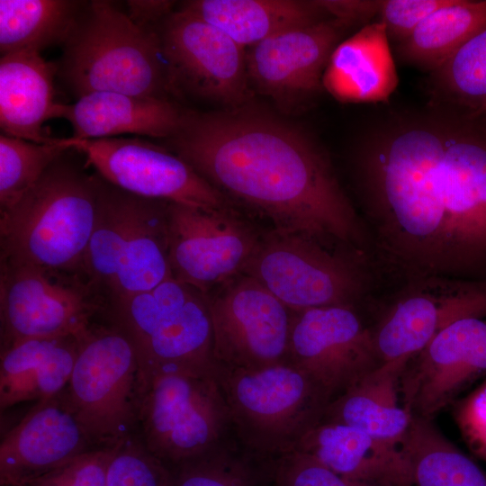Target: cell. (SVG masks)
<instances>
[{"mask_svg": "<svg viewBox=\"0 0 486 486\" xmlns=\"http://www.w3.org/2000/svg\"><path fill=\"white\" fill-rule=\"evenodd\" d=\"M361 260L306 234L274 229L262 235L242 274L292 311L355 306L365 285Z\"/></svg>", "mask_w": 486, "mask_h": 486, "instance_id": "obj_10", "label": "cell"}, {"mask_svg": "<svg viewBox=\"0 0 486 486\" xmlns=\"http://www.w3.org/2000/svg\"><path fill=\"white\" fill-rule=\"evenodd\" d=\"M106 486H176V475L135 433L114 446Z\"/></svg>", "mask_w": 486, "mask_h": 486, "instance_id": "obj_34", "label": "cell"}, {"mask_svg": "<svg viewBox=\"0 0 486 486\" xmlns=\"http://www.w3.org/2000/svg\"><path fill=\"white\" fill-rule=\"evenodd\" d=\"M157 32L171 94L220 104L222 109L249 104L245 48L223 31L179 9Z\"/></svg>", "mask_w": 486, "mask_h": 486, "instance_id": "obj_12", "label": "cell"}, {"mask_svg": "<svg viewBox=\"0 0 486 486\" xmlns=\"http://www.w3.org/2000/svg\"><path fill=\"white\" fill-rule=\"evenodd\" d=\"M350 26L341 20L323 19L252 46L247 54L250 85L284 111L300 107L323 89L329 58Z\"/></svg>", "mask_w": 486, "mask_h": 486, "instance_id": "obj_19", "label": "cell"}, {"mask_svg": "<svg viewBox=\"0 0 486 486\" xmlns=\"http://www.w3.org/2000/svg\"><path fill=\"white\" fill-rule=\"evenodd\" d=\"M214 371L166 368L148 380L137 433L172 470L237 437Z\"/></svg>", "mask_w": 486, "mask_h": 486, "instance_id": "obj_7", "label": "cell"}, {"mask_svg": "<svg viewBox=\"0 0 486 486\" xmlns=\"http://www.w3.org/2000/svg\"><path fill=\"white\" fill-rule=\"evenodd\" d=\"M134 345L147 382L166 368H211L212 325L206 294L170 277L105 310Z\"/></svg>", "mask_w": 486, "mask_h": 486, "instance_id": "obj_9", "label": "cell"}, {"mask_svg": "<svg viewBox=\"0 0 486 486\" xmlns=\"http://www.w3.org/2000/svg\"><path fill=\"white\" fill-rule=\"evenodd\" d=\"M288 362L308 374L330 402L381 365L371 327L355 306L292 311Z\"/></svg>", "mask_w": 486, "mask_h": 486, "instance_id": "obj_16", "label": "cell"}, {"mask_svg": "<svg viewBox=\"0 0 486 486\" xmlns=\"http://www.w3.org/2000/svg\"><path fill=\"white\" fill-rule=\"evenodd\" d=\"M184 112L169 99L94 92L73 104L56 103L51 119L68 122L75 140L136 135L166 140L178 130Z\"/></svg>", "mask_w": 486, "mask_h": 486, "instance_id": "obj_21", "label": "cell"}, {"mask_svg": "<svg viewBox=\"0 0 486 486\" xmlns=\"http://www.w3.org/2000/svg\"><path fill=\"white\" fill-rule=\"evenodd\" d=\"M58 64L40 52L18 51L0 58V128L3 134L36 143L54 141L43 130L51 119Z\"/></svg>", "mask_w": 486, "mask_h": 486, "instance_id": "obj_24", "label": "cell"}, {"mask_svg": "<svg viewBox=\"0 0 486 486\" xmlns=\"http://www.w3.org/2000/svg\"><path fill=\"white\" fill-rule=\"evenodd\" d=\"M65 154L0 211L1 263L82 274L97 215L99 176L88 175Z\"/></svg>", "mask_w": 486, "mask_h": 486, "instance_id": "obj_3", "label": "cell"}, {"mask_svg": "<svg viewBox=\"0 0 486 486\" xmlns=\"http://www.w3.org/2000/svg\"><path fill=\"white\" fill-rule=\"evenodd\" d=\"M147 385L136 348L117 325L93 323L79 336L65 393L95 446H115L138 432Z\"/></svg>", "mask_w": 486, "mask_h": 486, "instance_id": "obj_8", "label": "cell"}, {"mask_svg": "<svg viewBox=\"0 0 486 486\" xmlns=\"http://www.w3.org/2000/svg\"><path fill=\"white\" fill-rule=\"evenodd\" d=\"M486 27V0H452L397 44L399 58L428 73Z\"/></svg>", "mask_w": 486, "mask_h": 486, "instance_id": "obj_28", "label": "cell"}, {"mask_svg": "<svg viewBox=\"0 0 486 486\" xmlns=\"http://www.w3.org/2000/svg\"><path fill=\"white\" fill-rule=\"evenodd\" d=\"M486 377V317L448 324L405 366L400 378L403 407L432 419L474 381Z\"/></svg>", "mask_w": 486, "mask_h": 486, "instance_id": "obj_18", "label": "cell"}, {"mask_svg": "<svg viewBox=\"0 0 486 486\" xmlns=\"http://www.w3.org/2000/svg\"><path fill=\"white\" fill-rule=\"evenodd\" d=\"M167 205L123 191L99 176L97 215L82 274L106 306L172 277Z\"/></svg>", "mask_w": 486, "mask_h": 486, "instance_id": "obj_4", "label": "cell"}, {"mask_svg": "<svg viewBox=\"0 0 486 486\" xmlns=\"http://www.w3.org/2000/svg\"><path fill=\"white\" fill-rule=\"evenodd\" d=\"M207 293L215 364L259 369L288 362L292 310L246 274Z\"/></svg>", "mask_w": 486, "mask_h": 486, "instance_id": "obj_14", "label": "cell"}, {"mask_svg": "<svg viewBox=\"0 0 486 486\" xmlns=\"http://www.w3.org/2000/svg\"><path fill=\"white\" fill-rule=\"evenodd\" d=\"M68 150L65 138L36 143L1 133L0 211L18 201Z\"/></svg>", "mask_w": 486, "mask_h": 486, "instance_id": "obj_33", "label": "cell"}, {"mask_svg": "<svg viewBox=\"0 0 486 486\" xmlns=\"http://www.w3.org/2000/svg\"><path fill=\"white\" fill-rule=\"evenodd\" d=\"M208 183L275 230L363 258L366 233L330 160L304 130L249 104L185 110L166 140Z\"/></svg>", "mask_w": 486, "mask_h": 486, "instance_id": "obj_1", "label": "cell"}, {"mask_svg": "<svg viewBox=\"0 0 486 486\" xmlns=\"http://www.w3.org/2000/svg\"><path fill=\"white\" fill-rule=\"evenodd\" d=\"M99 176L132 194L220 210L233 203L175 152L140 137L94 140L65 138Z\"/></svg>", "mask_w": 486, "mask_h": 486, "instance_id": "obj_13", "label": "cell"}, {"mask_svg": "<svg viewBox=\"0 0 486 486\" xmlns=\"http://www.w3.org/2000/svg\"><path fill=\"white\" fill-rule=\"evenodd\" d=\"M385 26H363L332 52L322 77L323 89L347 104L386 102L398 75Z\"/></svg>", "mask_w": 486, "mask_h": 486, "instance_id": "obj_23", "label": "cell"}, {"mask_svg": "<svg viewBox=\"0 0 486 486\" xmlns=\"http://www.w3.org/2000/svg\"><path fill=\"white\" fill-rule=\"evenodd\" d=\"M293 451L352 480L376 486H412L410 465L400 447L346 424L320 420Z\"/></svg>", "mask_w": 486, "mask_h": 486, "instance_id": "obj_22", "label": "cell"}, {"mask_svg": "<svg viewBox=\"0 0 486 486\" xmlns=\"http://www.w3.org/2000/svg\"><path fill=\"white\" fill-rule=\"evenodd\" d=\"M413 278L371 327L381 365L408 364L458 319L486 317V281L437 275Z\"/></svg>", "mask_w": 486, "mask_h": 486, "instance_id": "obj_17", "label": "cell"}, {"mask_svg": "<svg viewBox=\"0 0 486 486\" xmlns=\"http://www.w3.org/2000/svg\"><path fill=\"white\" fill-rule=\"evenodd\" d=\"M214 373L237 438L266 458L293 451L330 403L322 388L289 362L259 369L215 364Z\"/></svg>", "mask_w": 486, "mask_h": 486, "instance_id": "obj_6", "label": "cell"}, {"mask_svg": "<svg viewBox=\"0 0 486 486\" xmlns=\"http://www.w3.org/2000/svg\"><path fill=\"white\" fill-rule=\"evenodd\" d=\"M441 113L446 142L412 217L410 239L438 274L486 281V114Z\"/></svg>", "mask_w": 486, "mask_h": 486, "instance_id": "obj_2", "label": "cell"}, {"mask_svg": "<svg viewBox=\"0 0 486 486\" xmlns=\"http://www.w3.org/2000/svg\"><path fill=\"white\" fill-rule=\"evenodd\" d=\"M454 418L470 451L486 461V377L466 396L457 399Z\"/></svg>", "mask_w": 486, "mask_h": 486, "instance_id": "obj_37", "label": "cell"}, {"mask_svg": "<svg viewBox=\"0 0 486 486\" xmlns=\"http://www.w3.org/2000/svg\"><path fill=\"white\" fill-rule=\"evenodd\" d=\"M94 446L65 389L40 401L2 439L0 485L24 486Z\"/></svg>", "mask_w": 486, "mask_h": 486, "instance_id": "obj_20", "label": "cell"}, {"mask_svg": "<svg viewBox=\"0 0 486 486\" xmlns=\"http://www.w3.org/2000/svg\"><path fill=\"white\" fill-rule=\"evenodd\" d=\"M452 0H382L379 17L389 40L397 44L408 38L429 14Z\"/></svg>", "mask_w": 486, "mask_h": 486, "instance_id": "obj_38", "label": "cell"}, {"mask_svg": "<svg viewBox=\"0 0 486 486\" xmlns=\"http://www.w3.org/2000/svg\"><path fill=\"white\" fill-rule=\"evenodd\" d=\"M105 308L82 274L1 263V350L28 339L78 336Z\"/></svg>", "mask_w": 486, "mask_h": 486, "instance_id": "obj_11", "label": "cell"}, {"mask_svg": "<svg viewBox=\"0 0 486 486\" xmlns=\"http://www.w3.org/2000/svg\"><path fill=\"white\" fill-rule=\"evenodd\" d=\"M172 277L204 294L242 274L263 234L234 207L203 210L168 202Z\"/></svg>", "mask_w": 486, "mask_h": 486, "instance_id": "obj_15", "label": "cell"}, {"mask_svg": "<svg viewBox=\"0 0 486 486\" xmlns=\"http://www.w3.org/2000/svg\"><path fill=\"white\" fill-rule=\"evenodd\" d=\"M130 18L139 26L156 30L155 25L165 21L173 12L174 2L164 0H130L126 2Z\"/></svg>", "mask_w": 486, "mask_h": 486, "instance_id": "obj_40", "label": "cell"}, {"mask_svg": "<svg viewBox=\"0 0 486 486\" xmlns=\"http://www.w3.org/2000/svg\"><path fill=\"white\" fill-rule=\"evenodd\" d=\"M268 486H275V485L274 484V482H273V480H272L271 483H270Z\"/></svg>", "mask_w": 486, "mask_h": 486, "instance_id": "obj_41", "label": "cell"}, {"mask_svg": "<svg viewBox=\"0 0 486 486\" xmlns=\"http://www.w3.org/2000/svg\"><path fill=\"white\" fill-rule=\"evenodd\" d=\"M58 74L76 98L94 92L169 99L159 35L109 1H91L65 43Z\"/></svg>", "mask_w": 486, "mask_h": 486, "instance_id": "obj_5", "label": "cell"}, {"mask_svg": "<svg viewBox=\"0 0 486 486\" xmlns=\"http://www.w3.org/2000/svg\"><path fill=\"white\" fill-rule=\"evenodd\" d=\"M180 9L220 29L243 48L326 16L314 0H191Z\"/></svg>", "mask_w": 486, "mask_h": 486, "instance_id": "obj_27", "label": "cell"}, {"mask_svg": "<svg viewBox=\"0 0 486 486\" xmlns=\"http://www.w3.org/2000/svg\"><path fill=\"white\" fill-rule=\"evenodd\" d=\"M112 447H95L70 459L24 486H106Z\"/></svg>", "mask_w": 486, "mask_h": 486, "instance_id": "obj_35", "label": "cell"}, {"mask_svg": "<svg viewBox=\"0 0 486 486\" xmlns=\"http://www.w3.org/2000/svg\"><path fill=\"white\" fill-rule=\"evenodd\" d=\"M273 482L275 486H376L338 474L297 451L274 458Z\"/></svg>", "mask_w": 486, "mask_h": 486, "instance_id": "obj_36", "label": "cell"}, {"mask_svg": "<svg viewBox=\"0 0 486 486\" xmlns=\"http://www.w3.org/2000/svg\"><path fill=\"white\" fill-rule=\"evenodd\" d=\"M320 9L329 18L354 25L378 14L381 1L373 0H314Z\"/></svg>", "mask_w": 486, "mask_h": 486, "instance_id": "obj_39", "label": "cell"}, {"mask_svg": "<svg viewBox=\"0 0 486 486\" xmlns=\"http://www.w3.org/2000/svg\"><path fill=\"white\" fill-rule=\"evenodd\" d=\"M428 76L429 109L464 115L486 114V27Z\"/></svg>", "mask_w": 486, "mask_h": 486, "instance_id": "obj_31", "label": "cell"}, {"mask_svg": "<svg viewBox=\"0 0 486 486\" xmlns=\"http://www.w3.org/2000/svg\"><path fill=\"white\" fill-rule=\"evenodd\" d=\"M80 335L28 339L2 349L1 410L60 393L69 382Z\"/></svg>", "mask_w": 486, "mask_h": 486, "instance_id": "obj_25", "label": "cell"}, {"mask_svg": "<svg viewBox=\"0 0 486 486\" xmlns=\"http://www.w3.org/2000/svg\"><path fill=\"white\" fill-rule=\"evenodd\" d=\"M173 471L176 486H268L273 459L248 450L236 437Z\"/></svg>", "mask_w": 486, "mask_h": 486, "instance_id": "obj_32", "label": "cell"}, {"mask_svg": "<svg viewBox=\"0 0 486 486\" xmlns=\"http://www.w3.org/2000/svg\"><path fill=\"white\" fill-rule=\"evenodd\" d=\"M86 4L70 0H1V56L40 52L69 39Z\"/></svg>", "mask_w": 486, "mask_h": 486, "instance_id": "obj_29", "label": "cell"}, {"mask_svg": "<svg viewBox=\"0 0 486 486\" xmlns=\"http://www.w3.org/2000/svg\"><path fill=\"white\" fill-rule=\"evenodd\" d=\"M400 449L410 465L412 486H486V472L432 419L412 416Z\"/></svg>", "mask_w": 486, "mask_h": 486, "instance_id": "obj_30", "label": "cell"}, {"mask_svg": "<svg viewBox=\"0 0 486 486\" xmlns=\"http://www.w3.org/2000/svg\"><path fill=\"white\" fill-rule=\"evenodd\" d=\"M406 365H380L333 400L320 420L355 427L400 447L412 419V415L399 403L400 378Z\"/></svg>", "mask_w": 486, "mask_h": 486, "instance_id": "obj_26", "label": "cell"}]
</instances>
